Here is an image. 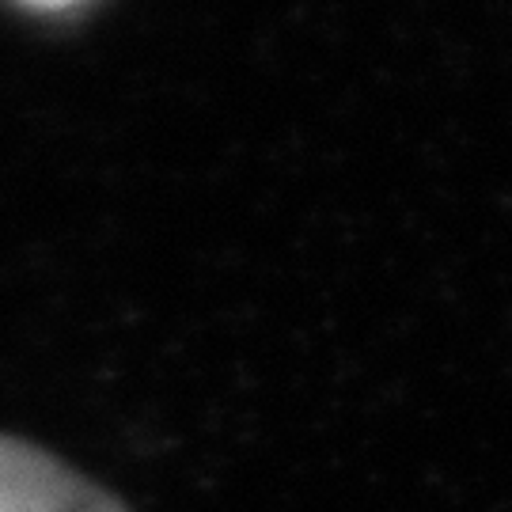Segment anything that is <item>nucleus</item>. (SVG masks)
I'll list each match as a JSON object with an SVG mask.
<instances>
[{"instance_id":"f257e3e1","label":"nucleus","mask_w":512,"mask_h":512,"mask_svg":"<svg viewBox=\"0 0 512 512\" xmlns=\"http://www.w3.org/2000/svg\"><path fill=\"white\" fill-rule=\"evenodd\" d=\"M0 512H126L61 459L19 437H0Z\"/></svg>"},{"instance_id":"f03ea898","label":"nucleus","mask_w":512,"mask_h":512,"mask_svg":"<svg viewBox=\"0 0 512 512\" xmlns=\"http://www.w3.org/2000/svg\"><path fill=\"white\" fill-rule=\"evenodd\" d=\"M23 8H31V12H65V8H76V4H84V0H16Z\"/></svg>"}]
</instances>
